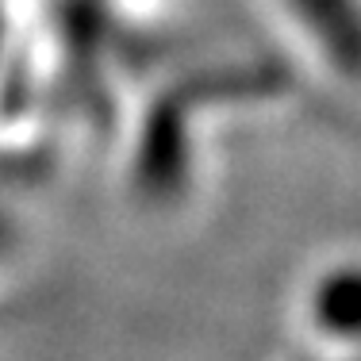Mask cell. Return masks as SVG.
Here are the masks:
<instances>
[{
	"mask_svg": "<svg viewBox=\"0 0 361 361\" xmlns=\"http://www.w3.org/2000/svg\"><path fill=\"white\" fill-rule=\"evenodd\" d=\"M315 315L331 334L357 338L361 334V269H334L315 288Z\"/></svg>",
	"mask_w": 361,
	"mask_h": 361,
	"instance_id": "2",
	"label": "cell"
},
{
	"mask_svg": "<svg viewBox=\"0 0 361 361\" xmlns=\"http://www.w3.org/2000/svg\"><path fill=\"white\" fill-rule=\"evenodd\" d=\"M300 20L315 31L338 66L361 73V8L357 0H292Z\"/></svg>",
	"mask_w": 361,
	"mask_h": 361,
	"instance_id": "1",
	"label": "cell"
}]
</instances>
